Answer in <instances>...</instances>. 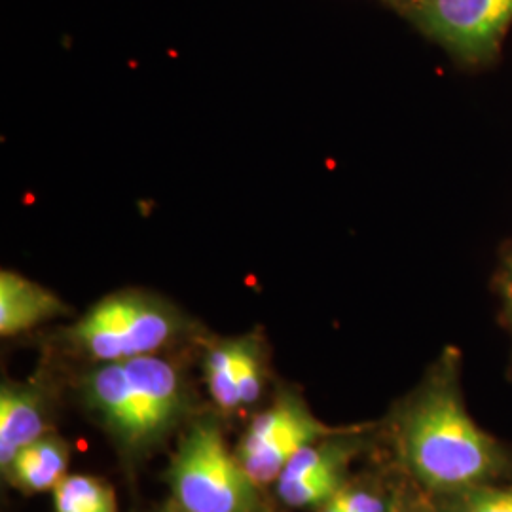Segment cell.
<instances>
[{
  "instance_id": "6da1fadb",
  "label": "cell",
  "mask_w": 512,
  "mask_h": 512,
  "mask_svg": "<svg viewBox=\"0 0 512 512\" xmlns=\"http://www.w3.org/2000/svg\"><path fill=\"white\" fill-rule=\"evenodd\" d=\"M401 454L421 484L458 494L488 484L505 469V456L469 416L458 385L456 357L448 353L401 421Z\"/></svg>"
},
{
  "instance_id": "7a4b0ae2",
  "label": "cell",
  "mask_w": 512,
  "mask_h": 512,
  "mask_svg": "<svg viewBox=\"0 0 512 512\" xmlns=\"http://www.w3.org/2000/svg\"><path fill=\"white\" fill-rule=\"evenodd\" d=\"M184 330L181 313L145 293L110 294L67 332L69 342L93 361L116 363L154 355Z\"/></svg>"
},
{
  "instance_id": "3957f363",
  "label": "cell",
  "mask_w": 512,
  "mask_h": 512,
  "mask_svg": "<svg viewBox=\"0 0 512 512\" xmlns=\"http://www.w3.org/2000/svg\"><path fill=\"white\" fill-rule=\"evenodd\" d=\"M169 484L181 512L258 511V484L228 452L219 425L207 418L196 421L181 440Z\"/></svg>"
},
{
  "instance_id": "277c9868",
  "label": "cell",
  "mask_w": 512,
  "mask_h": 512,
  "mask_svg": "<svg viewBox=\"0 0 512 512\" xmlns=\"http://www.w3.org/2000/svg\"><path fill=\"white\" fill-rule=\"evenodd\" d=\"M414 18L421 29L467 61L497 50L512 23V0H418Z\"/></svg>"
},
{
  "instance_id": "5b68a950",
  "label": "cell",
  "mask_w": 512,
  "mask_h": 512,
  "mask_svg": "<svg viewBox=\"0 0 512 512\" xmlns=\"http://www.w3.org/2000/svg\"><path fill=\"white\" fill-rule=\"evenodd\" d=\"M298 401H281L258 414L239 446L238 459L256 484H270L298 450L329 435Z\"/></svg>"
},
{
  "instance_id": "8992f818",
  "label": "cell",
  "mask_w": 512,
  "mask_h": 512,
  "mask_svg": "<svg viewBox=\"0 0 512 512\" xmlns=\"http://www.w3.org/2000/svg\"><path fill=\"white\" fill-rule=\"evenodd\" d=\"M84 397L124 446L139 450L152 444L145 414L124 361L95 366L84 380Z\"/></svg>"
},
{
  "instance_id": "52a82bcc",
  "label": "cell",
  "mask_w": 512,
  "mask_h": 512,
  "mask_svg": "<svg viewBox=\"0 0 512 512\" xmlns=\"http://www.w3.org/2000/svg\"><path fill=\"white\" fill-rule=\"evenodd\" d=\"M262 348L253 336L222 340L205 357V378L215 403L234 410L262 391Z\"/></svg>"
},
{
  "instance_id": "ba28073f",
  "label": "cell",
  "mask_w": 512,
  "mask_h": 512,
  "mask_svg": "<svg viewBox=\"0 0 512 512\" xmlns=\"http://www.w3.org/2000/svg\"><path fill=\"white\" fill-rule=\"evenodd\" d=\"M124 363L145 414L150 439L156 442L183 416L186 395L181 372L156 353Z\"/></svg>"
},
{
  "instance_id": "9c48e42d",
  "label": "cell",
  "mask_w": 512,
  "mask_h": 512,
  "mask_svg": "<svg viewBox=\"0 0 512 512\" xmlns=\"http://www.w3.org/2000/svg\"><path fill=\"white\" fill-rule=\"evenodd\" d=\"M67 313V306L52 291L14 274H0V334L14 336Z\"/></svg>"
},
{
  "instance_id": "30bf717a",
  "label": "cell",
  "mask_w": 512,
  "mask_h": 512,
  "mask_svg": "<svg viewBox=\"0 0 512 512\" xmlns=\"http://www.w3.org/2000/svg\"><path fill=\"white\" fill-rule=\"evenodd\" d=\"M46 435L44 403L38 389L4 384L0 389V465L6 469L19 450Z\"/></svg>"
},
{
  "instance_id": "8fae6325",
  "label": "cell",
  "mask_w": 512,
  "mask_h": 512,
  "mask_svg": "<svg viewBox=\"0 0 512 512\" xmlns=\"http://www.w3.org/2000/svg\"><path fill=\"white\" fill-rule=\"evenodd\" d=\"M69 456L67 442L54 433H46L19 450L4 471L23 492H48L65 478Z\"/></svg>"
},
{
  "instance_id": "7c38bea8",
  "label": "cell",
  "mask_w": 512,
  "mask_h": 512,
  "mask_svg": "<svg viewBox=\"0 0 512 512\" xmlns=\"http://www.w3.org/2000/svg\"><path fill=\"white\" fill-rule=\"evenodd\" d=\"M55 512H118L116 497L99 478L65 476L54 490Z\"/></svg>"
},
{
  "instance_id": "4fadbf2b",
  "label": "cell",
  "mask_w": 512,
  "mask_h": 512,
  "mask_svg": "<svg viewBox=\"0 0 512 512\" xmlns=\"http://www.w3.org/2000/svg\"><path fill=\"white\" fill-rule=\"evenodd\" d=\"M340 463L293 480H277V494L291 507L325 505L340 490Z\"/></svg>"
},
{
  "instance_id": "5bb4252c",
  "label": "cell",
  "mask_w": 512,
  "mask_h": 512,
  "mask_svg": "<svg viewBox=\"0 0 512 512\" xmlns=\"http://www.w3.org/2000/svg\"><path fill=\"white\" fill-rule=\"evenodd\" d=\"M440 512H512V488L482 484L450 494Z\"/></svg>"
},
{
  "instance_id": "9a60e30c",
  "label": "cell",
  "mask_w": 512,
  "mask_h": 512,
  "mask_svg": "<svg viewBox=\"0 0 512 512\" xmlns=\"http://www.w3.org/2000/svg\"><path fill=\"white\" fill-rule=\"evenodd\" d=\"M334 501L344 512H387L384 501L378 495L365 490H338Z\"/></svg>"
},
{
  "instance_id": "2e32d148",
  "label": "cell",
  "mask_w": 512,
  "mask_h": 512,
  "mask_svg": "<svg viewBox=\"0 0 512 512\" xmlns=\"http://www.w3.org/2000/svg\"><path fill=\"white\" fill-rule=\"evenodd\" d=\"M501 289H503V300H505V311L509 317V325L512 330V255L507 260L503 279H501Z\"/></svg>"
},
{
  "instance_id": "e0dca14e",
  "label": "cell",
  "mask_w": 512,
  "mask_h": 512,
  "mask_svg": "<svg viewBox=\"0 0 512 512\" xmlns=\"http://www.w3.org/2000/svg\"><path fill=\"white\" fill-rule=\"evenodd\" d=\"M321 512H344L342 511V507L334 501V497L332 499H329L325 505H323V509H321Z\"/></svg>"
}]
</instances>
